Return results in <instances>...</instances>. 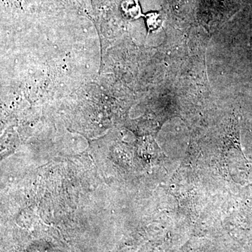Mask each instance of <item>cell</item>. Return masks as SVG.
I'll return each instance as SVG.
<instances>
[{
  "label": "cell",
  "mask_w": 252,
  "mask_h": 252,
  "mask_svg": "<svg viewBox=\"0 0 252 252\" xmlns=\"http://www.w3.org/2000/svg\"><path fill=\"white\" fill-rule=\"evenodd\" d=\"M146 23L149 30L157 29L161 24L160 16L157 12L148 13L145 16Z\"/></svg>",
  "instance_id": "obj_2"
},
{
  "label": "cell",
  "mask_w": 252,
  "mask_h": 252,
  "mask_svg": "<svg viewBox=\"0 0 252 252\" xmlns=\"http://www.w3.org/2000/svg\"><path fill=\"white\" fill-rule=\"evenodd\" d=\"M123 14L129 19H137L142 16V11L137 0H124L121 4Z\"/></svg>",
  "instance_id": "obj_1"
}]
</instances>
